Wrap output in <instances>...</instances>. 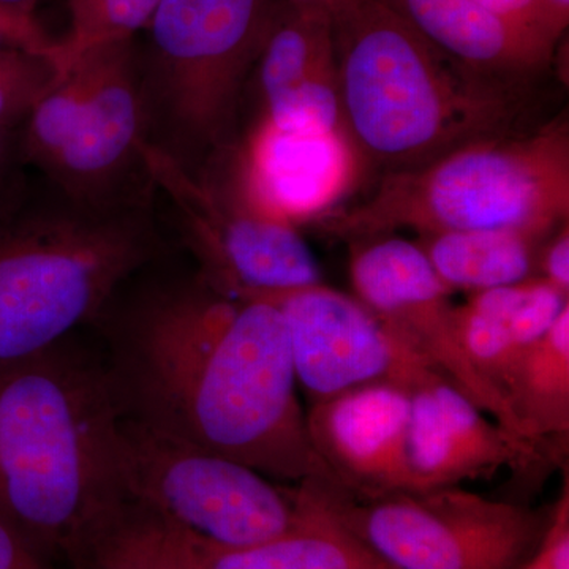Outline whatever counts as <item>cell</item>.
Instances as JSON below:
<instances>
[{
	"label": "cell",
	"instance_id": "cell-1",
	"mask_svg": "<svg viewBox=\"0 0 569 569\" xmlns=\"http://www.w3.org/2000/svg\"><path fill=\"white\" fill-rule=\"evenodd\" d=\"M134 418L282 485L332 482L298 399L282 312L197 274L141 299L129 321Z\"/></svg>",
	"mask_w": 569,
	"mask_h": 569
},
{
	"label": "cell",
	"instance_id": "cell-2",
	"mask_svg": "<svg viewBox=\"0 0 569 569\" xmlns=\"http://www.w3.org/2000/svg\"><path fill=\"white\" fill-rule=\"evenodd\" d=\"M121 415L107 381L58 348L0 373V518L50 563L84 567L130 509Z\"/></svg>",
	"mask_w": 569,
	"mask_h": 569
},
{
	"label": "cell",
	"instance_id": "cell-3",
	"mask_svg": "<svg viewBox=\"0 0 569 569\" xmlns=\"http://www.w3.org/2000/svg\"><path fill=\"white\" fill-rule=\"evenodd\" d=\"M332 26L343 130L383 174L529 129L531 82L456 62L383 0H350Z\"/></svg>",
	"mask_w": 569,
	"mask_h": 569
},
{
	"label": "cell",
	"instance_id": "cell-4",
	"mask_svg": "<svg viewBox=\"0 0 569 569\" xmlns=\"http://www.w3.org/2000/svg\"><path fill=\"white\" fill-rule=\"evenodd\" d=\"M44 181V179H43ZM153 197L114 204L44 192L0 220V373L102 316L160 250Z\"/></svg>",
	"mask_w": 569,
	"mask_h": 569
},
{
	"label": "cell",
	"instance_id": "cell-5",
	"mask_svg": "<svg viewBox=\"0 0 569 569\" xmlns=\"http://www.w3.org/2000/svg\"><path fill=\"white\" fill-rule=\"evenodd\" d=\"M568 213L569 127L559 116L471 142L415 170L385 173L362 203L317 223L350 241L403 228L419 236L516 230L546 238Z\"/></svg>",
	"mask_w": 569,
	"mask_h": 569
},
{
	"label": "cell",
	"instance_id": "cell-6",
	"mask_svg": "<svg viewBox=\"0 0 569 569\" xmlns=\"http://www.w3.org/2000/svg\"><path fill=\"white\" fill-rule=\"evenodd\" d=\"M279 0H160L138 44L149 144L190 173L241 144L247 84Z\"/></svg>",
	"mask_w": 569,
	"mask_h": 569
},
{
	"label": "cell",
	"instance_id": "cell-7",
	"mask_svg": "<svg viewBox=\"0 0 569 569\" xmlns=\"http://www.w3.org/2000/svg\"><path fill=\"white\" fill-rule=\"evenodd\" d=\"M148 142L137 39L80 56L18 130L21 163L74 200L100 206L156 194Z\"/></svg>",
	"mask_w": 569,
	"mask_h": 569
},
{
	"label": "cell",
	"instance_id": "cell-8",
	"mask_svg": "<svg viewBox=\"0 0 569 569\" xmlns=\"http://www.w3.org/2000/svg\"><path fill=\"white\" fill-rule=\"evenodd\" d=\"M296 489L395 569H520L537 553L550 516L460 486L376 497L323 481Z\"/></svg>",
	"mask_w": 569,
	"mask_h": 569
},
{
	"label": "cell",
	"instance_id": "cell-9",
	"mask_svg": "<svg viewBox=\"0 0 569 569\" xmlns=\"http://www.w3.org/2000/svg\"><path fill=\"white\" fill-rule=\"evenodd\" d=\"M118 447L129 503L213 548L263 545L302 518L293 485L168 436L141 419L121 415Z\"/></svg>",
	"mask_w": 569,
	"mask_h": 569
},
{
	"label": "cell",
	"instance_id": "cell-10",
	"mask_svg": "<svg viewBox=\"0 0 569 569\" xmlns=\"http://www.w3.org/2000/svg\"><path fill=\"white\" fill-rule=\"evenodd\" d=\"M144 162L197 261L194 274L213 290L246 299L323 283L298 228L258 211L233 163L193 174L149 142Z\"/></svg>",
	"mask_w": 569,
	"mask_h": 569
},
{
	"label": "cell",
	"instance_id": "cell-11",
	"mask_svg": "<svg viewBox=\"0 0 569 569\" xmlns=\"http://www.w3.org/2000/svg\"><path fill=\"white\" fill-rule=\"evenodd\" d=\"M348 268L355 298L498 425L531 445L500 389L468 359L451 290L418 242L392 234L359 239L351 244Z\"/></svg>",
	"mask_w": 569,
	"mask_h": 569
},
{
	"label": "cell",
	"instance_id": "cell-12",
	"mask_svg": "<svg viewBox=\"0 0 569 569\" xmlns=\"http://www.w3.org/2000/svg\"><path fill=\"white\" fill-rule=\"evenodd\" d=\"M254 298L282 312L296 378L312 403L365 385L415 391L443 378L355 296L318 283Z\"/></svg>",
	"mask_w": 569,
	"mask_h": 569
},
{
	"label": "cell",
	"instance_id": "cell-13",
	"mask_svg": "<svg viewBox=\"0 0 569 569\" xmlns=\"http://www.w3.org/2000/svg\"><path fill=\"white\" fill-rule=\"evenodd\" d=\"M238 173L250 203L290 224L323 219L353 187L361 157L346 130L282 129L260 121L241 138Z\"/></svg>",
	"mask_w": 569,
	"mask_h": 569
},
{
	"label": "cell",
	"instance_id": "cell-14",
	"mask_svg": "<svg viewBox=\"0 0 569 569\" xmlns=\"http://www.w3.org/2000/svg\"><path fill=\"white\" fill-rule=\"evenodd\" d=\"M411 391L395 383L348 389L312 403L307 430L332 482L356 497L408 489Z\"/></svg>",
	"mask_w": 569,
	"mask_h": 569
},
{
	"label": "cell",
	"instance_id": "cell-15",
	"mask_svg": "<svg viewBox=\"0 0 569 569\" xmlns=\"http://www.w3.org/2000/svg\"><path fill=\"white\" fill-rule=\"evenodd\" d=\"M445 378L411 391L407 437L408 489L460 486L503 467L527 468L541 459Z\"/></svg>",
	"mask_w": 569,
	"mask_h": 569
},
{
	"label": "cell",
	"instance_id": "cell-16",
	"mask_svg": "<svg viewBox=\"0 0 569 569\" xmlns=\"http://www.w3.org/2000/svg\"><path fill=\"white\" fill-rule=\"evenodd\" d=\"M426 40L468 69L531 82L552 63L549 41L475 0H383Z\"/></svg>",
	"mask_w": 569,
	"mask_h": 569
},
{
	"label": "cell",
	"instance_id": "cell-17",
	"mask_svg": "<svg viewBox=\"0 0 569 569\" xmlns=\"http://www.w3.org/2000/svg\"><path fill=\"white\" fill-rule=\"evenodd\" d=\"M567 307L569 295L538 276L479 291L466 306L456 307L460 342L471 365L501 391L520 355L549 331Z\"/></svg>",
	"mask_w": 569,
	"mask_h": 569
},
{
	"label": "cell",
	"instance_id": "cell-18",
	"mask_svg": "<svg viewBox=\"0 0 569 569\" xmlns=\"http://www.w3.org/2000/svg\"><path fill=\"white\" fill-rule=\"evenodd\" d=\"M546 238L516 230L445 231L419 236L418 244L449 290L473 295L538 276Z\"/></svg>",
	"mask_w": 569,
	"mask_h": 569
},
{
	"label": "cell",
	"instance_id": "cell-19",
	"mask_svg": "<svg viewBox=\"0 0 569 569\" xmlns=\"http://www.w3.org/2000/svg\"><path fill=\"white\" fill-rule=\"evenodd\" d=\"M512 413L531 445L545 449L569 433V307L527 348L503 383Z\"/></svg>",
	"mask_w": 569,
	"mask_h": 569
},
{
	"label": "cell",
	"instance_id": "cell-20",
	"mask_svg": "<svg viewBox=\"0 0 569 569\" xmlns=\"http://www.w3.org/2000/svg\"><path fill=\"white\" fill-rule=\"evenodd\" d=\"M335 67L332 14L320 7L279 0L246 97L253 92L260 112L280 93Z\"/></svg>",
	"mask_w": 569,
	"mask_h": 569
},
{
	"label": "cell",
	"instance_id": "cell-21",
	"mask_svg": "<svg viewBox=\"0 0 569 569\" xmlns=\"http://www.w3.org/2000/svg\"><path fill=\"white\" fill-rule=\"evenodd\" d=\"M296 493L302 518L282 537L247 549H220L200 541L209 568L395 569L342 527L307 505L298 489Z\"/></svg>",
	"mask_w": 569,
	"mask_h": 569
},
{
	"label": "cell",
	"instance_id": "cell-22",
	"mask_svg": "<svg viewBox=\"0 0 569 569\" xmlns=\"http://www.w3.org/2000/svg\"><path fill=\"white\" fill-rule=\"evenodd\" d=\"M160 0H69V32L56 40V62L66 74L84 52L137 39L146 31Z\"/></svg>",
	"mask_w": 569,
	"mask_h": 569
},
{
	"label": "cell",
	"instance_id": "cell-23",
	"mask_svg": "<svg viewBox=\"0 0 569 569\" xmlns=\"http://www.w3.org/2000/svg\"><path fill=\"white\" fill-rule=\"evenodd\" d=\"M62 77L50 54L17 44L0 48V129L18 132L36 103Z\"/></svg>",
	"mask_w": 569,
	"mask_h": 569
},
{
	"label": "cell",
	"instance_id": "cell-24",
	"mask_svg": "<svg viewBox=\"0 0 569 569\" xmlns=\"http://www.w3.org/2000/svg\"><path fill=\"white\" fill-rule=\"evenodd\" d=\"M282 129L343 130L337 66L288 89L258 112L257 121Z\"/></svg>",
	"mask_w": 569,
	"mask_h": 569
},
{
	"label": "cell",
	"instance_id": "cell-25",
	"mask_svg": "<svg viewBox=\"0 0 569 569\" xmlns=\"http://www.w3.org/2000/svg\"><path fill=\"white\" fill-rule=\"evenodd\" d=\"M134 530L146 569H211L200 541L133 508Z\"/></svg>",
	"mask_w": 569,
	"mask_h": 569
},
{
	"label": "cell",
	"instance_id": "cell-26",
	"mask_svg": "<svg viewBox=\"0 0 569 569\" xmlns=\"http://www.w3.org/2000/svg\"><path fill=\"white\" fill-rule=\"evenodd\" d=\"M539 39L557 47L568 26V14L549 0H475Z\"/></svg>",
	"mask_w": 569,
	"mask_h": 569
},
{
	"label": "cell",
	"instance_id": "cell-27",
	"mask_svg": "<svg viewBox=\"0 0 569 569\" xmlns=\"http://www.w3.org/2000/svg\"><path fill=\"white\" fill-rule=\"evenodd\" d=\"M81 569H146L132 509L97 546Z\"/></svg>",
	"mask_w": 569,
	"mask_h": 569
},
{
	"label": "cell",
	"instance_id": "cell-28",
	"mask_svg": "<svg viewBox=\"0 0 569 569\" xmlns=\"http://www.w3.org/2000/svg\"><path fill=\"white\" fill-rule=\"evenodd\" d=\"M538 277L569 295V227L568 220L545 239L538 253Z\"/></svg>",
	"mask_w": 569,
	"mask_h": 569
},
{
	"label": "cell",
	"instance_id": "cell-29",
	"mask_svg": "<svg viewBox=\"0 0 569 569\" xmlns=\"http://www.w3.org/2000/svg\"><path fill=\"white\" fill-rule=\"evenodd\" d=\"M0 569H54L20 531L0 518Z\"/></svg>",
	"mask_w": 569,
	"mask_h": 569
},
{
	"label": "cell",
	"instance_id": "cell-30",
	"mask_svg": "<svg viewBox=\"0 0 569 569\" xmlns=\"http://www.w3.org/2000/svg\"><path fill=\"white\" fill-rule=\"evenodd\" d=\"M0 32L6 33L18 47L50 54L56 61V40L44 32L37 18L22 17L0 9Z\"/></svg>",
	"mask_w": 569,
	"mask_h": 569
},
{
	"label": "cell",
	"instance_id": "cell-31",
	"mask_svg": "<svg viewBox=\"0 0 569 569\" xmlns=\"http://www.w3.org/2000/svg\"><path fill=\"white\" fill-rule=\"evenodd\" d=\"M18 163H21L18 132L0 129V200L6 197L7 189H11V176Z\"/></svg>",
	"mask_w": 569,
	"mask_h": 569
},
{
	"label": "cell",
	"instance_id": "cell-32",
	"mask_svg": "<svg viewBox=\"0 0 569 569\" xmlns=\"http://www.w3.org/2000/svg\"><path fill=\"white\" fill-rule=\"evenodd\" d=\"M39 3L40 0H0V9L22 14V17L36 18V9Z\"/></svg>",
	"mask_w": 569,
	"mask_h": 569
},
{
	"label": "cell",
	"instance_id": "cell-33",
	"mask_svg": "<svg viewBox=\"0 0 569 569\" xmlns=\"http://www.w3.org/2000/svg\"><path fill=\"white\" fill-rule=\"evenodd\" d=\"M288 2L299 3V6L320 7V9L328 10L329 13L335 14L337 10L342 9L350 0H288Z\"/></svg>",
	"mask_w": 569,
	"mask_h": 569
},
{
	"label": "cell",
	"instance_id": "cell-34",
	"mask_svg": "<svg viewBox=\"0 0 569 569\" xmlns=\"http://www.w3.org/2000/svg\"><path fill=\"white\" fill-rule=\"evenodd\" d=\"M520 569H552V567H550L548 560H546V557L542 556L541 550L538 548L537 553Z\"/></svg>",
	"mask_w": 569,
	"mask_h": 569
},
{
	"label": "cell",
	"instance_id": "cell-35",
	"mask_svg": "<svg viewBox=\"0 0 569 569\" xmlns=\"http://www.w3.org/2000/svg\"><path fill=\"white\" fill-rule=\"evenodd\" d=\"M549 2H552L557 9L565 11V13H569V0H549Z\"/></svg>",
	"mask_w": 569,
	"mask_h": 569
},
{
	"label": "cell",
	"instance_id": "cell-36",
	"mask_svg": "<svg viewBox=\"0 0 569 569\" xmlns=\"http://www.w3.org/2000/svg\"><path fill=\"white\" fill-rule=\"evenodd\" d=\"M6 44H14L13 41L6 36V33L0 32V48L6 47ZM18 47V44H17Z\"/></svg>",
	"mask_w": 569,
	"mask_h": 569
}]
</instances>
